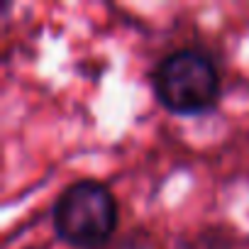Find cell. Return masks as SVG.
Instances as JSON below:
<instances>
[{"label":"cell","instance_id":"obj_1","mask_svg":"<svg viewBox=\"0 0 249 249\" xmlns=\"http://www.w3.org/2000/svg\"><path fill=\"white\" fill-rule=\"evenodd\" d=\"M152 90L164 110L181 117L205 115L217 107L222 78L215 61L193 47L169 52L152 71Z\"/></svg>","mask_w":249,"mask_h":249},{"label":"cell","instance_id":"obj_2","mask_svg":"<svg viewBox=\"0 0 249 249\" xmlns=\"http://www.w3.org/2000/svg\"><path fill=\"white\" fill-rule=\"evenodd\" d=\"M52 225L61 242L76 249H100L112 242L117 227L115 196L100 181H73L54 200Z\"/></svg>","mask_w":249,"mask_h":249},{"label":"cell","instance_id":"obj_3","mask_svg":"<svg viewBox=\"0 0 249 249\" xmlns=\"http://www.w3.org/2000/svg\"><path fill=\"white\" fill-rule=\"evenodd\" d=\"M107 249H154V242L144 232H130V234H124L122 239L112 242Z\"/></svg>","mask_w":249,"mask_h":249}]
</instances>
